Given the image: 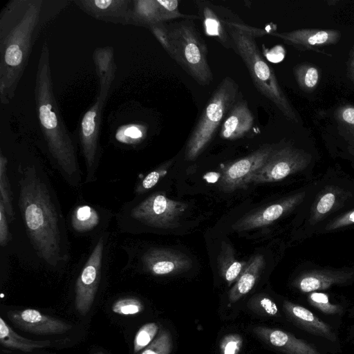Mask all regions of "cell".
Here are the masks:
<instances>
[{
	"label": "cell",
	"instance_id": "6da1fadb",
	"mask_svg": "<svg viewBox=\"0 0 354 354\" xmlns=\"http://www.w3.org/2000/svg\"><path fill=\"white\" fill-rule=\"evenodd\" d=\"M71 3L67 0H10L0 13V100L15 95L41 32Z\"/></svg>",
	"mask_w": 354,
	"mask_h": 354
},
{
	"label": "cell",
	"instance_id": "7a4b0ae2",
	"mask_svg": "<svg viewBox=\"0 0 354 354\" xmlns=\"http://www.w3.org/2000/svg\"><path fill=\"white\" fill-rule=\"evenodd\" d=\"M19 208L38 256L50 266L64 259L59 219L50 192L33 168L20 169Z\"/></svg>",
	"mask_w": 354,
	"mask_h": 354
},
{
	"label": "cell",
	"instance_id": "3957f363",
	"mask_svg": "<svg viewBox=\"0 0 354 354\" xmlns=\"http://www.w3.org/2000/svg\"><path fill=\"white\" fill-rule=\"evenodd\" d=\"M36 71L35 100L40 129L50 153L69 176L79 167L73 142L60 113L51 76L50 50L46 41L41 49Z\"/></svg>",
	"mask_w": 354,
	"mask_h": 354
},
{
	"label": "cell",
	"instance_id": "277c9868",
	"mask_svg": "<svg viewBox=\"0 0 354 354\" xmlns=\"http://www.w3.org/2000/svg\"><path fill=\"white\" fill-rule=\"evenodd\" d=\"M230 35L232 48L245 63L257 90L274 103L289 119L295 120V113L277 82L273 70L263 59L255 37L270 31L248 26L230 12L220 15Z\"/></svg>",
	"mask_w": 354,
	"mask_h": 354
},
{
	"label": "cell",
	"instance_id": "5b68a950",
	"mask_svg": "<svg viewBox=\"0 0 354 354\" xmlns=\"http://www.w3.org/2000/svg\"><path fill=\"white\" fill-rule=\"evenodd\" d=\"M171 53L170 57L198 84H209L213 79L207 61V47L192 19L166 24Z\"/></svg>",
	"mask_w": 354,
	"mask_h": 354
},
{
	"label": "cell",
	"instance_id": "8992f818",
	"mask_svg": "<svg viewBox=\"0 0 354 354\" xmlns=\"http://www.w3.org/2000/svg\"><path fill=\"white\" fill-rule=\"evenodd\" d=\"M239 86L230 77L222 80L204 108L187 142L185 157L194 160L205 150L236 102Z\"/></svg>",
	"mask_w": 354,
	"mask_h": 354
},
{
	"label": "cell",
	"instance_id": "52a82bcc",
	"mask_svg": "<svg viewBox=\"0 0 354 354\" xmlns=\"http://www.w3.org/2000/svg\"><path fill=\"white\" fill-rule=\"evenodd\" d=\"M187 204L169 198L162 193H156L136 205L131 216L149 226L174 229L187 209Z\"/></svg>",
	"mask_w": 354,
	"mask_h": 354
},
{
	"label": "cell",
	"instance_id": "ba28073f",
	"mask_svg": "<svg viewBox=\"0 0 354 354\" xmlns=\"http://www.w3.org/2000/svg\"><path fill=\"white\" fill-rule=\"evenodd\" d=\"M274 149L264 145L249 155L226 165L222 169L218 182L220 189L225 192H233L243 189L252 183V178L266 162Z\"/></svg>",
	"mask_w": 354,
	"mask_h": 354
},
{
	"label": "cell",
	"instance_id": "9c48e42d",
	"mask_svg": "<svg viewBox=\"0 0 354 354\" xmlns=\"http://www.w3.org/2000/svg\"><path fill=\"white\" fill-rule=\"evenodd\" d=\"M104 247L102 236L88 258L75 284V304L76 310L85 315L94 301L100 280L101 268Z\"/></svg>",
	"mask_w": 354,
	"mask_h": 354
},
{
	"label": "cell",
	"instance_id": "30bf717a",
	"mask_svg": "<svg viewBox=\"0 0 354 354\" xmlns=\"http://www.w3.org/2000/svg\"><path fill=\"white\" fill-rule=\"evenodd\" d=\"M306 158L289 147L274 149L266 162L252 178V183H265L281 180L306 166Z\"/></svg>",
	"mask_w": 354,
	"mask_h": 354
},
{
	"label": "cell",
	"instance_id": "8fae6325",
	"mask_svg": "<svg viewBox=\"0 0 354 354\" xmlns=\"http://www.w3.org/2000/svg\"><path fill=\"white\" fill-rule=\"evenodd\" d=\"M106 101L97 95L80 121L79 137L88 171L94 165L100 151V133Z\"/></svg>",
	"mask_w": 354,
	"mask_h": 354
},
{
	"label": "cell",
	"instance_id": "7c38bea8",
	"mask_svg": "<svg viewBox=\"0 0 354 354\" xmlns=\"http://www.w3.org/2000/svg\"><path fill=\"white\" fill-rule=\"evenodd\" d=\"M305 192L285 198L277 203L244 215L232 225L236 232L246 231L270 225L296 207L304 198Z\"/></svg>",
	"mask_w": 354,
	"mask_h": 354
},
{
	"label": "cell",
	"instance_id": "4fadbf2b",
	"mask_svg": "<svg viewBox=\"0 0 354 354\" xmlns=\"http://www.w3.org/2000/svg\"><path fill=\"white\" fill-rule=\"evenodd\" d=\"M10 322L19 329L37 335L64 333L72 326L56 318L43 314L32 308L8 313Z\"/></svg>",
	"mask_w": 354,
	"mask_h": 354
},
{
	"label": "cell",
	"instance_id": "5bb4252c",
	"mask_svg": "<svg viewBox=\"0 0 354 354\" xmlns=\"http://www.w3.org/2000/svg\"><path fill=\"white\" fill-rule=\"evenodd\" d=\"M82 12L106 23L131 24L133 0H75Z\"/></svg>",
	"mask_w": 354,
	"mask_h": 354
},
{
	"label": "cell",
	"instance_id": "9a60e30c",
	"mask_svg": "<svg viewBox=\"0 0 354 354\" xmlns=\"http://www.w3.org/2000/svg\"><path fill=\"white\" fill-rule=\"evenodd\" d=\"M148 272L162 276L180 273L190 269L192 259L183 252L168 248H152L142 257Z\"/></svg>",
	"mask_w": 354,
	"mask_h": 354
},
{
	"label": "cell",
	"instance_id": "2e32d148",
	"mask_svg": "<svg viewBox=\"0 0 354 354\" xmlns=\"http://www.w3.org/2000/svg\"><path fill=\"white\" fill-rule=\"evenodd\" d=\"M253 333L266 343L286 354H322L311 344L282 330L256 326Z\"/></svg>",
	"mask_w": 354,
	"mask_h": 354
},
{
	"label": "cell",
	"instance_id": "e0dca14e",
	"mask_svg": "<svg viewBox=\"0 0 354 354\" xmlns=\"http://www.w3.org/2000/svg\"><path fill=\"white\" fill-rule=\"evenodd\" d=\"M283 307L288 318L298 327L330 341L337 340L330 326L308 309L289 301H284Z\"/></svg>",
	"mask_w": 354,
	"mask_h": 354
},
{
	"label": "cell",
	"instance_id": "ac0fdd59",
	"mask_svg": "<svg viewBox=\"0 0 354 354\" xmlns=\"http://www.w3.org/2000/svg\"><path fill=\"white\" fill-rule=\"evenodd\" d=\"M253 124L254 117L247 102L240 100L234 103L224 119L220 136L225 140H236L246 135Z\"/></svg>",
	"mask_w": 354,
	"mask_h": 354
},
{
	"label": "cell",
	"instance_id": "d6986e66",
	"mask_svg": "<svg viewBox=\"0 0 354 354\" xmlns=\"http://www.w3.org/2000/svg\"><path fill=\"white\" fill-rule=\"evenodd\" d=\"M207 36L213 37L227 49L232 48V42L225 22L212 4L206 1H195Z\"/></svg>",
	"mask_w": 354,
	"mask_h": 354
},
{
	"label": "cell",
	"instance_id": "ffe728a7",
	"mask_svg": "<svg viewBox=\"0 0 354 354\" xmlns=\"http://www.w3.org/2000/svg\"><path fill=\"white\" fill-rule=\"evenodd\" d=\"M265 266L263 255L258 254L250 257L244 270L229 291L230 302H236L253 288Z\"/></svg>",
	"mask_w": 354,
	"mask_h": 354
},
{
	"label": "cell",
	"instance_id": "44dd1931",
	"mask_svg": "<svg viewBox=\"0 0 354 354\" xmlns=\"http://www.w3.org/2000/svg\"><path fill=\"white\" fill-rule=\"evenodd\" d=\"M93 58L99 78L97 95L106 100L116 72L113 49L110 46L97 48L93 52Z\"/></svg>",
	"mask_w": 354,
	"mask_h": 354
},
{
	"label": "cell",
	"instance_id": "7402d4cb",
	"mask_svg": "<svg viewBox=\"0 0 354 354\" xmlns=\"http://www.w3.org/2000/svg\"><path fill=\"white\" fill-rule=\"evenodd\" d=\"M351 278V275L348 273L313 271L300 276L295 281V285L303 292H312L344 283Z\"/></svg>",
	"mask_w": 354,
	"mask_h": 354
},
{
	"label": "cell",
	"instance_id": "603a6c76",
	"mask_svg": "<svg viewBox=\"0 0 354 354\" xmlns=\"http://www.w3.org/2000/svg\"><path fill=\"white\" fill-rule=\"evenodd\" d=\"M216 262L220 274L229 286L238 279L248 263L239 261L233 247L224 241L221 242Z\"/></svg>",
	"mask_w": 354,
	"mask_h": 354
},
{
	"label": "cell",
	"instance_id": "cb8c5ba5",
	"mask_svg": "<svg viewBox=\"0 0 354 354\" xmlns=\"http://www.w3.org/2000/svg\"><path fill=\"white\" fill-rule=\"evenodd\" d=\"M165 22L158 0H133L131 24L149 28L151 25Z\"/></svg>",
	"mask_w": 354,
	"mask_h": 354
},
{
	"label": "cell",
	"instance_id": "d4e9b609",
	"mask_svg": "<svg viewBox=\"0 0 354 354\" xmlns=\"http://www.w3.org/2000/svg\"><path fill=\"white\" fill-rule=\"evenodd\" d=\"M0 342L6 348L24 352L46 348L50 346L52 343L50 340H31L20 336L2 317L0 318Z\"/></svg>",
	"mask_w": 354,
	"mask_h": 354
},
{
	"label": "cell",
	"instance_id": "484cf974",
	"mask_svg": "<svg viewBox=\"0 0 354 354\" xmlns=\"http://www.w3.org/2000/svg\"><path fill=\"white\" fill-rule=\"evenodd\" d=\"M100 221L97 211L89 205H80L75 209L71 217V225L78 232H85L95 227Z\"/></svg>",
	"mask_w": 354,
	"mask_h": 354
},
{
	"label": "cell",
	"instance_id": "4316f807",
	"mask_svg": "<svg viewBox=\"0 0 354 354\" xmlns=\"http://www.w3.org/2000/svg\"><path fill=\"white\" fill-rule=\"evenodd\" d=\"M7 158L1 153L0 154V199L3 201L5 210L10 221L14 218V212L12 204V192L7 175Z\"/></svg>",
	"mask_w": 354,
	"mask_h": 354
},
{
	"label": "cell",
	"instance_id": "83f0119b",
	"mask_svg": "<svg viewBox=\"0 0 354 354\" xmlns=\"http://www.w3.org/2000/svg\"><path fill=\"white\" fill-rule=\"evenodd\" d=\"M172 339L169 331L162 330L155 339L138 354H170Z\"/></svg>",
	"mask_w": 354,
	"mask_h": 354
},
{
	"label": "cell",
	"instance_id": "f1b7e54d",
	"mask_svg": "<svg viewBox=\"0 0 354 354\" xmlns=\"http://www.w3.org/2000/svg\"><path fill=\"white\" fill-rule=\"evenodd\" d=\"M159 327L156 323L149 322L142 326L137 331L133 340V352H140L156 337Z\"/></svg>",
	"mask_w": 354,
	"mask_h": 354
},
{
	"label": "cell",
	"instance_id": "f546056e",
	"mask_svg": "<svg viewBox=\"0 0 354 354\" xmlns=\"http://www.w3.org/2000/svg\"><path fill=\"white\" fill-rule=\"evenodd\" d=\"M248 307L262 316H277L279 309L276 303L270 297L263 295H255L250 299Z\"/></svg>",
	"mask_w": 354,
	"mask_h": 354
},
{
	"label": "cell",
	"instance_id": "4dcf8cb0",
	"mask_svg": "<svg viewBox=\"0 0 354 354\" xmlns=\"http://www.w3.org/2000/svg\"><path fill=\"white\" fill-rule=\"evenodd\" d=\"M308 301L315 308L328 315L339 314L342 312V308L330 301L327 294L322 292H312L308 296Z\"/></svg>",
	"mask_w": 354,
	"mask_h": 354
},
{
	"label": "cell",
	"instance_id": "1f68e13d",
	"mask_svg": "<svg viewBox=\"0 0 354 354\" xmlns=\"http://www.w3.org/2000/svg\"><path fill=\"white\" fill-rule=\"evenodd\" d=\"M144 309L142 303L135 297L122 298L112 306V311L121 315H133L141 313Z\"/></svg>",
	"mask_w": 354,
	"mask_h": 354
},
{
	"label": "cell",
	"instance_id": "d6a6232c",
	"mask_svg": "<svg viewBox=\"0 0 354 354\" xmlns=\"http://www.w3.org/2000/svg\"><path fill=\"white\" fill-rule=\"evenodd\" d=\"M171 164L172 161L169 160L148 174L138 187L136 192L140 194L143 193L154 187L160 179L167 174Z\"/></svg>",
	"mask_w": 354,
	"mask_h": 354
},
{
	"label": "cell",
	"instance_id": "836d02e7",
	"mask_svg": "<svg viewBox=\"0 0 354 354\" xmlns=\"http://www.w3.org/2000/svg\"><path fill=\"white\" fill-rule=\"evenodd\" d=\"M243 345L242 337L236 333L224 336L221 341L220 351L221 354H238Z\"/></svg>",
	"mask_w": 354,
	"mask_h": 354
},
{
	"label": "cell",
	"instance_id": "e575fe53",
	"mask_svg": "<svg viewBox=\"0 0 354 354\" xmlns=\"http://www.w3.org/2000/svg\"><path fill=\"white\" fill-rule=\"evenodd\" d=\"M150 30L162 45L165 51L170 56L171 53L169 36L167 25L165 23H158L151 25Z\"/></svg>",
	"mask_w": 354,
	"mask_h": 354
},
{
	"label": "cell",
	"instance_id": "d590c367",
	"mask_svg": "<svg viewBox=\"0 0 354 354\" xmlns=\"http://www.w3.org/2000/svg\"><path fill=\"white\" fill-rule=\"evenodd\" d=\"M335 200V194L332 192L322 195L316 205L315 218H318L328 213L333 208Z\"/></svg>",
	"mask_w": 354,
	"mask_h": 354
},
{
	"label": "cell",
	"instance_id": "8d00e7d4",
	"mask_svg": "<svg viewBox=\"0 0 354 354\" xmlns=\"http://www.w3.org/2000/svg\"><path fill=\"white\" fill-rule=\"evenodd\" d=\"M6 212L3 201L0 199V244L7 245L9 240V232L7 223Z\"/></svg>",
	"mask_w": 354,
	"mask_h": 354
},
{
	"label": "cell",
	"instance_id": "74e56055",
	"mask_svg": "<svg viewBox=\"0 0 354 354\" xmlns=\"http://www.w3.org/2000/svg\"><path fill=\"white\" fill-rule=\"evenodd\" d=\"M351 224H354V209L335 219L327 229L335 230Z\"/></svg>",
	"mask_w": 354,
	"mask_h": 354
},
{
	"label": "cell",
	"instance_id": "f35d334b",
	"mask_svg": "<svg viewBox=\"0 0 354 354\" xmlns=\"http://www.w3.org/2000/svg\"><path fill=\"white\" fill-rule=\"evenodd\" d=\"M330 39V34L326 31H317L306 39L310 45L322 44Z\"/></svg>",
	"mask_w": 354,
	"mask_h": 354
},
{
	"label": "cell",
	"instance_id": "ab89813d",
	"mask_svg": "<svg viewBox=\"0 0 354 354\" xmlns=\"http://www.w3.org/2000/svg\"><path fill=\"white\" fill-rule=\"evenodd\" d=\"M317 80V70L314 67L309 68L308 71H306L304 77V82L305 85L308 88H313L316 85Z\"/></svg>",
	"mask_w": 354,
	"mask_h": 354
},
{
	"label": "cell",
	"instance_id": "60d3db41",
	"mask_svg": "<svg viewBox=\"0 0 354 354\" xmlns=\"http://www.w3.org/2000/svg\"><path fill=\"white\" fill-rule=\"evenodd\" d=\"M267 57L273 62H279L281 61L284 57L283 48L279 46H276L270 50V53L268 54Z\"/></svg>",
	"mask_w": 354,
	"mask_h": 354
},
{
	"label": "cell",
	"instance_id": "b9f144b4",
	"mask_svg": "<svg viewBox=\"0 0 354 354\" xmlns=\"http://www.w3.org/2000/svg\"><path fill=\"white\" fill-rule=\"evenodd\" d=\"M344 121L350 124H354V108H348L342 113Z\"/></svg>",
	"mask_w": 354,
	"mask_h": 354
},
{
	"label": "cell",
	"instance_id": "7bdbcfd3",
	"mask_svg": "<svg viewBox=\"0 0 354 354\" xmlns=\"http://www.w3.org/2000/svg\"><path fill=\"white\" fill-rule=\"evenodd\" d=\"M96 354H104V353L100 352V353H97Z\"/></svg>",
	"mask_w": 354,
	"mask_h": 354
}]
</instances>
